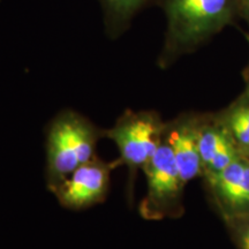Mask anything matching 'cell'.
I'll list each match as a JSON object with an SVG mask.
<instances>
[{
    "label": "cell",
    "instance_id": "5",
    "mask_svg": "<svg viewBox=\"0 0 249 249\" xmlns=\"http://www.w3.org/2000/svg\"><path fill=\"white\" fill-rule=\"evenodd\" d=\"M118 165H120L118 160L107 163L96 156L77 167L51 192L67 209L82 210L92 207L107 198L111 172Z\"/></svg>",
    "mask_w": 249,
    "mask_h": 249
},
{
    "label": "cell",
    "instance_id": "10",
    "mask_svg": "<svg viewBox=\"0 0 249 249\" xmlns=\"http://www.w3.org/2000/svg\"><path fill=\"white\" fill-rule=\"evenodd\" d=\"M223 126L230 133L240 152L249 155V95L230 108Z\"/></svg>",
    "mask_w": 249,
    "mask_h": 249
},
{
    "label": "cell",
    "instance_id": "13",
    "mask_svg": "<svg viewBox=\"0 0 249 249\" xmlns=\"http://www.w3.org/2000/svg\"><path fill=\"white\" fill-rule=\"evenodd\" d=\"M245 1H246V4H247L248 7H249V0H245Z\"/></svg>",
    "mask_w": 249,
    "mask_h": 249
},
{
    "label": "cell",
    "instance_id": "1",
    "mask_svg": "<svg viewBox=\"0 0 249 249\" xmlns=\"http://www.w3.org/2000/svg\"><path fill=\"white\" fill-rule=\"evenodd\" d=\"M102 138L103 130L75 111L65 110L54 117L46 138V181L50 191L96 157Z\"/></svg>",
    "mask_w": 249,
    "mask_h": 249
},
{
    "label": "cell",
    "instance_id": "14",
    "mask_svg": "<svg viewBox=\"0 0 249 249\" xmlns=\"http://www.w3.org/2000/svg\"><path fill=\"white\" fill-rule=\"evenodd\" d=\"M248 156H249V155H248ZM248 160H249V157H248Z\"/></svg>",
    "mask_w": 249,
    "mask_h": 249
},
{
    "label": "cell",
    "instance_id": "4",
    "mask_svg": "<svg viewBox=\"0 0 249 249\" xmlns=\"http://www.w3.org/2000/svg\"><path fill=\"white\" fill-rule=\"evenodd\" d=\"M147 177L148 192L140 205V213L147 219H160L178 213L181 203L182 182L173 152L164 141L142 169Z\"/></svg>",
    "mask_w": 249,
    "mask_h": 249
},
{
    "label": "cell",
    "instance_id": "12",
    "mask_svg": "<svg viewBox=\"0 0 249 249\" xmlns=\"http://www.w3.org/2000/svg\"><path fill=\"white\" fill-rule=\"evenodd\" d=\"M248 95H249V71H248Z\"/></svg>",
    "mask_w": 249,
    "mask_h": 249
},
{
    "label": "cell",
    "instance_id": "9",
    "mask_svg": "<svg viewBox=\"0 0 249 249\" xmlns=\"http://www.w3.org/2000/svg\"><path fill=\"white\" fill-rule=\"evenodd\" d=\"M103 12L105 33L108 38L116 39L130 27L134 17L147 0H98Z\"/></svg>",
    "mask_w": 249,
    "mask_h": 249
},
{
    "label": "cell",
    "instance_id": "7",
    "mask_svg": "<svg viewBox=\"0 0 249 249\" xmlns=\"http://www.w3.org/2000/svg\"><path fill=\"white\" fill-rule=\"evenodd\" d=\"M200 123L195 119H180L170 128L166 127L165 141L173 152L182 182H189L203 172L198 149Z\"/></svg>",
    "mask_w": 249,
    "mask_h": 249
},
{
    "label": "cell",
    "instance_id": "11",
    "mask_svg": "<svg viewBox=\"0 0 249 249\" xmlns=\"http://www.w3.org/2000/svg\"><path fill=\"white\" fill-rule=\"evenodd\" d=\"M234 235L239 249H249V217L233 219Z\"/></svg>",
    "mask_w": 249,
    "mask_h": 249
},
{
    "label": "cell",
    "instance_id": "8",
    "mask_svg": "<svg viewBox=\"0 0 249 249\" xmlns=\"http://www.w3.org/2000/svg\"><path fill=\"white\" fill-rule=\"evenodd\" d=\"M198 149L205 176L222 172L241 155L223 124L213 126L201 124L198 133Z\"/></svg>",
    "mask_w": 249,
    "mask_h": 249
},
{
    "label": "cell",
    "instance_id": "2",
    "mask_svg": "<svg viewBox=\"0 0 249 249\" xmlns=\"http://www.w3.org/2000/svg\"><path fill=\"white\" fill-rule=\"evenodd\" d=\"M165 132L166 126L158 114L148 111H126L113 127L103 130V138L113 141L119 150V164L128 167V197H132L136 173L145 166L163 143Z\"/></svg>",
    "mask_w": 249,
    "mask_h": 249
},
{
    "label": "cell",
    "instance_id": "6",
    "mask_svg": "<svg viewBox=\"0 0 249 249\" xmlns=\"http://www.w3.org/2000/svg\"><path fill=\"white\" fill-rule=\"evenodd\" d=\"M218 204L230 220L249 217V160L240 155L226 169L207 176Z\"/></svg>",
    "mask_w": 249,
    "mask_h": 249
},
{
    "label": "cell",
    "instance_id": "3",
    "mask_svg": "<svg viewBox=\"0 0 249 249\" xmlns=\"http://www.w3.org/2000/svg\"><path fill=\"white\" fill-rule=\"evenodd\" d=\"M170 55L195 48L226 21L230 0H165Z\"/></svg>",
    "mask_w": 249,
    "mask_h": 249
}]
</instances>
